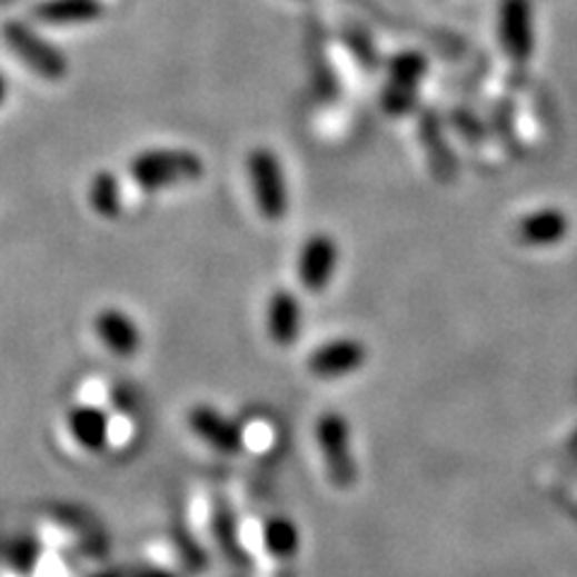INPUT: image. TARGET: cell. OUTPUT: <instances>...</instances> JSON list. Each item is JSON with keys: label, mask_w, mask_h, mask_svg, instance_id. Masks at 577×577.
<instances>
[{"label": "cell", "mask_w": 577, "mask_h": 577, "mask_svg": "<svg viewBox=\"0 0 577 577\" xmlns=\"http://www.w3.org/2000/svg\"><path fill=\"white\" fill-rule=\"evenodd\" d=\"M246 173L262 219L279 221L289 210V188L285 167L270 147H256L246 157Z\"/></svg>", "instance_id": "2"}, {"label": "cell", "mask_w": 577, "mask_h": 577, "mask_svg": "<svg viewBox=\"0 0 577 577\" xmlns=\"http://www.w3.org/2000/svg\"><path fill=\"white\" fill-rule=\"evenodd\" d=\"M97 577H121L118 573H103V575H97Z\"/></svg>", "instance_id": "16"}, {"label": "cell", "mask_w": 577, "mask_h": 577, "mask_svg": "<svg viewBox=\"0 0 577 577\" xmlns=\"http://www.w3.org/2000/svg\"><path fill=\"white\" fill-rule=\"evenodd\" d=\"M87 200L92 210L103 219H116L123 210V190L121 181L111 171H99L92 176L90 188H87Z\"/></svg>", "instance_id": "12"}, {"label": "cell", "mask_w": 577, "mask_h": 577, "mask_svg": "<svg viewBox=\"0 0 577 577\" xmlns=\"http://www.w3.org/2000/svg\"><path fill=\"white\" fill-rule=\"evenodd\" d=\"M188 426L196 431V436H200L207 442V446H212L215 450L225 455H236L243 448L241 426H236L225 414H219L212 407H192L188 414Z\"/></svg>", "instance_id": "8"}, {"label": "cell", "mask_w": 577, "mask_h": 577, "mask_svg": "<svg viewBox=\"0 0 577 577\" xmlns=\"http://www.w3.org/2000/svg\"><path fill=\"white\" fill-rule=\"evenodd\" d=\"M205 161L190 150H145L130 159V181L147 192L183 186L202 179Z\"/></svg>", "instance_id": "1"}, {"label": "cell", "mask_w": 577, "mask_h": 577, "mask_svg": "<svg viewBox=\"0 0 577 577\" xmlns=\"http://www.w3.org/2000/svg\"><path fill=\"white\" fill-rule=\"evenodd\" d=\"M339 262V248L330 233L308 236L299 253V279L304 289L320 294L332 282Z\"/></svg>", "instance_id": "5"}, {"label": "cell", "mask_w": 577, "mask_h": 577, "mask_svg": "<svg viewBox=\"0 0 577 577\" xmlns=\"http://www.w3.org/2000/svg\"><path fill=\"white\" fill-rule=\"evenodd\" d=\"M68 428L72 438L78 440V446L84 450L97 452L109 446V436H111L109 417L92 405L72 409L68 414Z\"/></svg>", "instance_id": "11"}, {"label": "cell", "mask_w": 577, "mask_h": 577, "mask_svg": "<svg viewBox=\"0 0 577 577\" xmlns=\"http://www.w3.org/2000/svg\"><path fill=\"white\" fill-rule=\"evenodd\" d=\"M368 357L366 347L359 339L342 337L332 339V342L320 345L314 354L308 357V371L316 378H345L357 374Z\"/></svg>", "instance_id": "6"}, {"label": "cell", "mask_w": 577, "mask_h": 577, "mask_svg": "<svg viewBox=\"0 0 577 577\" xmlns=\"http://www.w3.org/2000/svg\"><path fill=\"white\" fill-rule=\"evenodd\" d=\"M3 37L8 49L20 58V61L37 72L39 78L49 82H61L68 72L66 53L43 39L39 32L24 22H8L3 27Z\"/></svg>", "instance_id": "3"}, {"label": "cell", "mask_w": 577, "mask_h": 577, "mask_svg": "<svg viewBox=\"0 0 577 577\" xmlns=\"http://www.w3.org/2000/svg\"><path fill=\"white\" fill-rule=\"evenodd\" d=\"M94 332L113 357L130 359L136 357L142 345V335L138 322L132 320L121 308H103L94 318Z\"/></svg>", "instance_id": "7"}, {"label": "cell", "mask_w": 577, "mask_h": 577, "mask_svg": "<svg viewBox=\"0 0 577 577\" xmlns=\"http://www.w3.org/2000/svg\"><path fill=\"white\" fill-rule=\"evenodd\" d=\"M304 310L299 296L289 289H277L265 308V325L275 345L291 347L301 335Z\"/></svg>", "instance_id": "9"}, {"label": "cell", "mask_w": 577, "mask_h": 577, "mask_svg": "<svg viewBox=\"0 0 577 577\" xmlns=\"http://www.w3.org/2000/svg\"><path fill=\"white\" fill-rule=\"evenodd\" d=\"M260 541L262 549L275 560H291L296 549H299L296 527L289 520H282V517H272V520L260 527Z\"/></svg>", "instance_id": "13"}, {"label": "cell", "mask_w": 577, "mask_h": 577, "mask_svg": "<svg viewBox=\"0 0 577 577\" xmlns=\"http://www.w3.org/2000/svg\"><path fill=\"white\" fill-rule=\"evenodd\" d=\"M316 438L325 457V469L339 488H349L357 479V467L351 457L349 424L335 411L322 414L316 426Z\"/></svg>", "instance_id": "4"}, {"label": "cell", "mask_w": 577, "mask_h": 577, "mask_svg": "<svg viewBox=\"0 0 577 577\" xmlns=\"http://www.w3.org/2000/svg\"><path fill=\"white\" fill-rule=\"evenodd\" d=\"M6 97H8V80H6L3 72H0V107L6 103Z\"/></svg>", "instance_id": "15"}, {"label": "cell", "mask_w": 577, "mask_h": 577, "mask_svg": "<svg viewBox=\"0 0 577 577\" xmlns=\"http://www.w3.org/2000/svg\"><path fill=\"white\" fill-rule=\"evenodd\" d=\"M101 0H43L34 8V18L51 27H78L101 18Z\"/></svg>", "instance_id": "10"}, {"label": "cell", "mask_w": 577, "mask_h": 577, "mask_svg": "<svg viewBox=\"0 0 577 577\" xmlns=\"http://www.w3.org/2000/svg\"><path fill=\"white\" fill-rule=\"evenodd\" d=\"M132 577H176V575H171L167 570H159V568H145V570L132 573Z\"/></svg>", "instance_id": "14"}]
</instances>
